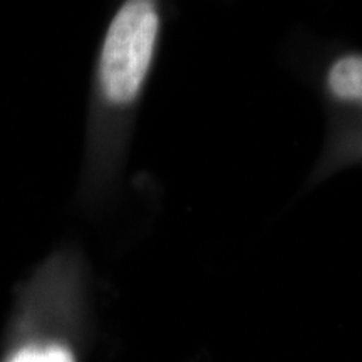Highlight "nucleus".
<instances>
[{"instance_id":"obj_1","label":"nucleus","mask_w":362,"mask_h":362,"mask_svg":"<svg viewBox=\"0 0 362 362\" xmlns=\"http://www.w3.org/2000/svg\"><path fill=\"white\" fill-rule=\"evenodd\" d=\"M158 16L151 2L124 4L112 19L101 54V81L112 103H129L151 64Z\"/></svg>"},{"instance_id":"obj_2","label":"nucleus","mask_w":362,"mask_h":362,"mask_svg":"<svg viewBox=\"0 0 362 362\" xmlns=\"http://www.w3.org/2000/svg\"><path fill=\"white\" fill-rule=\"evenodd\" d=\"M329 84L332 93L344 99L362 96V62L359 56H349L337 61L330 69Z\"/></svg>"},{"instance_id":"obj_3","label":"nucleus","mask_w":362,"mask_h":362,"mask_svg":"<svg viewBox=\"0 0 362 362\" xmlns=\"http://www.w3.org/2000/svg\"><path fill=\"white\" fill-rule=\"evenodd\" d=\"M8 362H76L72 352L64 346L51 344L45 347H24L12 356Z\"/></svg>"}]
</instances>
